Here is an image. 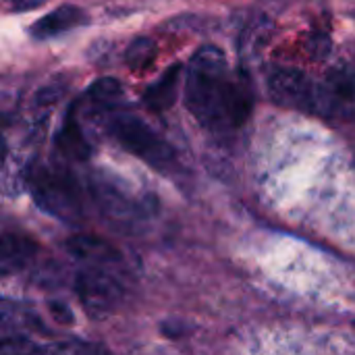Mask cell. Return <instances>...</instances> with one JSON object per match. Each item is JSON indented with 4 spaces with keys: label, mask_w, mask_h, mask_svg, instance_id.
I'll return each mask as SVG.
<instances>
[{
    "label": "cell",
    "mask_w": 355,
    "mask_h": 355,
    "mask_svg": "<svg viewBox=\"0 0 355 355\" xmlns=\"http://www.w3.org/2000/svg\"><path fill=\"white\" fill-rule=\"evenodd\" d=\"M185 104L204 129L229 133L250 119L254 92L248 75L233 73L216 46H204L187 64Z\"/></svg>",
    "instance_id": "cell-1"
},
{
    "label": "cell",
    "mask_w": 355,
    "mask_h": 355,
    "mask_svg": "<svg viewBox=\"0 0 355 355\" xmlns=\"http://www.w3.org/2000/svg\"><path fill=\"white\" fill-rule=\"evenodd\" d=\"M102 112L104 131L127 152L141 158L150 166L158 171H166L175 164V150L173 146L139 114L112 108V110H98Z\"/></svg>",
    "instance_id": "cell-2"
},
{
    "label": "cell",
    "mask_w": 355,
    "mask_h": 355,
    "mask_svg": "<svg viewBox=\"0 0 355 355\" xmlns=\"http://www.w3.org/2000/svg\"><path fill=\"white\" fill-rule=\"evenodd\" d=\"M25 181L35 204L48 214L60 220H77L81 216L79 185L67 171L40 164L25 175Z\"/></svg>",
    "instance_id": "cell-3"
},
{
    "label": "cell",
    "mask_w": 355,
    "mask_h": 355,
    "mask_svg": "<svg viewBox=\"0 0 355 355\" xmlns=\"http://www.w3.org/2000/svg\"><path fill=\"white\" fill-rule=\"evenodd\" d=\"M312 114L337 123H355V69L333 67L314 89Z\"/></svg>",
    "instance_id": "cell-4"
},
{
    "label": "cell",
    "mask_w": 355,
    "mask_h": 355,
    "mask_svg": "<svg viewBox=\"0 0 355 355\" xmlns=\"http://www.w3.org/2000/svg\"><path fill=\"white\" fill-rule=\"evenodd\" d=\"M114 264L116 262L85 264V270L77 275V295L94 316H102L112 310L123 295L121 281L110 272V266Z\"/></svg>",
    "instance_id": "cell-5"
},
{
    "label": "cell",
    "mask_w": 355,
    "mask_h": 355,
    "mask_svg": "<svg viewBox=\"0 0 355 355\" xmlns=\"http://www.w3.org/2000/svg\"><path fill=\"white\" fill-rule=\"evenodd\" d=\"M266 89L270 98L285 106L304 112H312L314 108V89L316 83L297 69H277L268 75Z\"/></svg>",
    "instance_id": "cell-6"
},
{
    "label": "cell",
    "mask_w": 355,
    "mask_h": 355,
    "mask_svg": "<svg viewBox=\"0 0 355 355\" xmlns=\"http://www.w3.org/2000/svg\"><path fill=\"white\" fill-rule=\"evenodd\" d=\"M89 19H87V12L79 6H73V4H62L58 8H54L52 12L40 17L35 23L29 25V33L35 37V40H52V37H58L67 31H73L81 25H85Z\"/></svg>",
    "instance_id": "cell-7"
},
{
    "label": "cell",
    "mask_w": 355,
    "mask_h": 355,
    "mask_svg": "<svg viewBox=\"0 0 355 355\" xmlns=\"http://www.w3.org/2000/svg\"><path fill=\"white\" fill-rule=\"evenodd\" d=\"M56 148L58 152L69 160H87L92 154V146L83 133V125L79 121V104L75 102L62 121V127L56 135Z\"/></svg>",
    "instance_id": "cell-8"
},
{
    "label": "cell",
    "mask_w": 355,
    "mask_h": 355,
    "mask_svg": "<svg viewBox=\"0 0 355 355\" xmlns=\"http://www.w3.org/2000/svg\"><path fill=\"white\" fill-rule=\"evenodd\" d=\"M181 73L183 67L181 64H173L171 69H166L158 81H154L146 92H144V104L152 110V112H164L168 110L179 94V83H181Z\"/></svg>",
    "instance_id": "cell-9"
},
{
    "label": "cell",
    "mask_w": 355,
    "mask_h": 355,
    "mask_svg": "<svg viewBox=\"0 0 355 355\" xmlns=\"http://www.w3.org/2000/svg\"><path fill=\"white\" fill-rule=\"evenodd\" d=\"M35 243L21 235L0 237V275H10L25 268L35 254Z\"/></svg>",
    "instance_id": "cell-10"
},
{
    "label": "cell",
    "mask_w": 355,
    "mask_h": 355,
    "mask_svg": "<svg viewBox=\"0 0 355 355\" xmlns=\"http://www.w3.org/2000/svg\"><path fill=\"white\" fill-rule=\"evenodd\" d=\"M85 100L94 106V110H112V108H123L125 102V89L121 81L112 77H102L94 81L87 92Z\"/></svg>",
    "instance_id": "cell-11"
},
{
    "label": "cell",
    "mask_w": 355,
    "mask_h": 355,
    "mask_svg": "<svg viewBox=\"0 0 355 355\" xmlns=\"http://www.w3.org/2000/svg\"><path fill=\"white\" fill-rule=\"evenodd\" d=\"M156 58V44L150 37H137L131 42V46L125 52V60L131 69L141 71L150 67Z\"/></svg>",
    "instance_id": "cell-12"
},
{
    "label": "cell",
    "mask_w": 355,
    "mask_h": 355,
    "mask_svg": "<svg viewBox=\"0 0 355 355\" xmlns=\"http://www.w3.org/2000/svg\"><path fill=\"white\" fill-rule=\"evenodd\" d=\"M329 50H331V40H329V35L324 31H316V33L310 35V40H308V52H310L312 58L322 60V58H327Z\"/></svg>",
    "instance_id": "cell-13"
},
{
    "label": "cell",
    "mask_w": 355,
    "mask_h": 355,
    "mask_svg": "<svg viewBox=\"0 0 355 355\" xmlns=\"http://www.w3.org/2000/svg\"><path fill=\"white\" fill-rule=\"evenodd\" d=\"M46 0H10V6L15 10H31V8H37L42 6Z\"/></svg>",
    "instance_id": "cell-14"
}]
</instances>
